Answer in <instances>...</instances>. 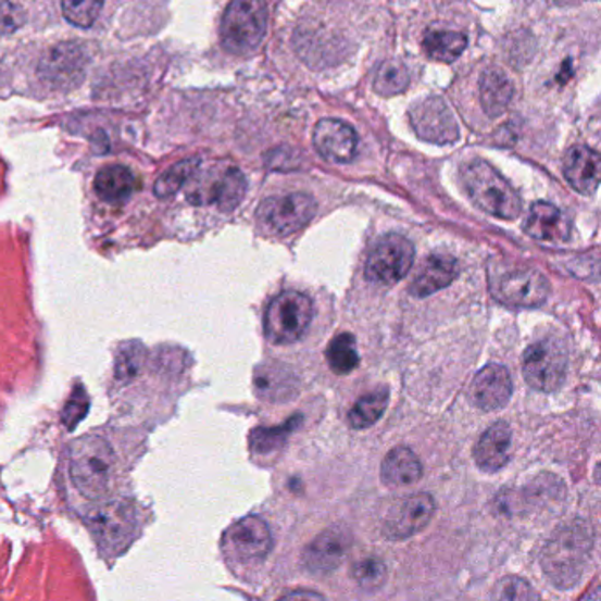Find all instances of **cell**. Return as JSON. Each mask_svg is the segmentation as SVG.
<instances>
[{"mask_svg":"<svg viewBox=\"0 0 601 601\" xmlns=\"http://www.w3.org/2000/svg\"><path fill=\"white\" fill-rule=\"evenodd\" d=\"M591 549L592 535L588 524L575 521L560 527L547 543L541 560L550 583L561 589L575 586L588 566Z\"/></svg>","mask_w":601,"mask_h":601,"instance_id":"6da1fadb","label":"cell"},{"mask_svg":"<svg viewBox=\"0 0 601 601\" xmlns=\"http://www.w3.org/2000/svg\"><path fill=\"white\" fill-rule=\"evenodd\" d=\"M115 455L107 439L87 434L70 448V471L76 489L89 499H101L112 484Z\"/></svg>","mask_w":601,"mask_h":601,"instance_id":"7a4b0ae2","label":"cell"},{"mask_svg":"<svg viewBox=\"0 0 601 601\" xmlns=\"http://www.w3.org/2000/svg\"><path fill=\"white\" fill-rule=\"evenodd\" d=\"M462 186L478 209L499 220L512 221L523 212V201L506 178L485 161H471L461 172Z\"/></svg>","mask_w":601,"mask_h":601,"instance_id":"3957f363","label":"cell"},{"mask_svg":"<svg viewBox=\"0 0 601 601\" xmlns=\"http://www.w3.org/2000/svg\"><path fill=\"white\" fill-rule=\"evenodd\" d=\"M265 0H234L224 13L221 24L223 47L234 55L254 52L266 34Z\"/></svg>","mask_w":601,"mask_h":601,"instance_id":"277c9868","label":"cell"},{"mask_svg":"<svg viewBox=\"0 0 601 601\" xmlns=\"http://www.w3.org/2000/svg\"><path fill=\"white\" fill-rule=\"evenodd\" d=\"M490 291L499 302L512 308H538L549 299L546 275L527 266L496 265L489 272Z\"/></svg>","mask_w":601,"mask_h":601,"instance_id":"5b68a950","label":"cell"},{"mask_svg":"<svg viewBox=\"0 0 601 601\" xmlns=\"http://www.w3.org/2000/svg\"><path fill=\"white\" fill-rule=\"evenodd\" d=\"M313 302L300 291L277 295L266 309L265 334L274 345H293L313 322Z\"/></svg>","mask_w":601,"mask_h":601,"instance_id":"8992f818","label":"cell"},{"mask_svg":"<svg viewBox=\"0 0 601 601\" xmlns=\"http://www.w3.org/2000/svg\"><path fill=\"white\" fill-rule=\"evenodd\" d=\"M248 191L243 173L234 166L214 168L192 175L187 198L195 205H215L223 212H231L242 203Z\"/></svg>","mask_w":601,"mask_h":601,"instance_id":"52a82bcc","label":"cell"},{"mask_svg":"<svg viewBox=\"0 0 601 601\" xmlns=\"http://www.w3.org/2000/svg\"><path fill=\"white\" fill-rule=\"evenodd\" d=\"M568 353L560 340L541 339L524 353V378L540 392H554L566 378Z\"/></svg>","mask_w":601,"mask_h":601,"instance_id":"ba28073f","label":"cell"},{"mask_svg":"<svg viewBox=\"0 0 601 601\" xmlns=\"http://www.w3.org/2000/svg\"><path fill=\"white\" fill-rule=\"evenodd\" d=\"M316 200L305 192L266 198L258 209V221L268 234L293 235L316 215Z\"/></svg>","mask_w":601,"mask_h":601,"instance_id":"9c48e42d","label":"cell"},{"mask_svg":"<svg viewBox=\"0 0 601 601\" xmlns=\"http://www.w3.org/2000/svg\"><path fill=\"white\" fill-rule=\"evenodd\" d=\"M415 262V248L401 235L383 237L371 251L365 275L374 285L392 286L404 279Z\"/></svg>","mask_w":601,"mask_h":601,"instance_id":"30bf717a","label":"cell"},{"mask_svg":"<svg viewBox=\"0 0 601 601\" xmlns=\"http://www.w3.org/2000/svg\"><path fill=\"white\" fill-rule=\"evenodd\" d=\"M410 121L420 140L450 145L461 138L458 118L441 98H427L413 104Z\"/></svg>","mask_w":601,"mask_h":601,"instance_id":"8fae6325","label":"cell"},{"mask_svg":"<svg viewBox=\"0 0 601 601\" xmlns=\"http://www.w3.org/2000/svg\"><path fill=\"white\" fill-rule=\"evenodd\" d=\"M436 504L429 494H411L399 499L383 518V535L390 540H405L422 531L433 521Z\"/></svg>","mask_w":601,"mask_h":601,"instance_id":"7c38bea8","label":"cell"},{"mask_svg":"<svg viewBox=\"0 0 601 601\" xmlns=\"http://www.w3.org/2000/svg\"><path fill=\"white\" fill-rule=\"evenodd\" d=\"M226 549L240 563L265 560L272 549V533L260 517H246L229 527Z\"/></svg>","mask_w":601,"mask_h":601,"instance_id":"4fadbf2b","label":"cell"},{"mask_svg":"<svg viewBox=\"0 0 601 601\" xmlns=\"http://www.w3.org/2000/svg\"><path fill=\"white\" fill-rule=\"evenodd\" d=\"M351 535L345 527H330L303 550L302 563L311 574L327 575L339 568L350 552Z\"/></svg>","mask_w":601,"mask_h":601,"instance_id":"5bb4252c","label":"cell"},{"mask_svg":"<svg viewBox=\"0 0 601 601\" xmlns=\"http://www.w3.org/2000/svg\"><path fill=\"white\" fill-rule=\"evenodd\" d=\"M512 392L513 385L509 371L503 365L489 364L485 365L471 383L469 399L480 410L496 411L509 404Z\"/></svg>","mask_w":601,"mask_h":601,"instance_id":"9a60e30c","label":"cell"},{"mask_svg":"<svg viewBox=\"0 0 601 601\" xmlns=\"http://www.w3.org/2000/svg\"><path fill=\"white\" fill-rule=\"evenodd\" d=\"M314 147L330 163H348L359 149V136L353 127L336 118H323L314 129Z\"/></svg>","mask_w":601,"mask_h":601,"instance_id":"2e32d148","label":"cell"},{"mask_svg":"<svg viewBox=\"0 0 601 601\" xmlns=\"http://www.w3.org/2000/svg\"><path fill=\"white\" fill-rule=\"evenodd\" d=\"M524 229L540 242L563 243L572 237V223L558 206L538 201L529 210Z\"/></svg>","mask_w":601,"mask_h":601,"instance_id":"e0dca14e","label":"cell"},{"mask_svg":"<svg viewBox=\"0 0 601 601\" xmlns=\"http://www.w3.org/2000/svg\"><path fill=\"white\" fill-rule=\"evenodd\" d=\"M254 388L262 401L288 402L299 392V381L286 365L271 362L256 368Z\"/></svg>","mask_w":601,"mask_h":601,"instance_id":"ac0fdd59","label":"cell"},{"mask_svg":"<svg viewBox=\"0 0 601 601\" xmlns=\"http://www.w3.org/2000/svg\"><path fill=\"white\" fill-rule=\"evenodd\" d=\"M510 453H512V429L509 424L498 422L485 430L476 445L475 461L485 473H496L509 464Z\"/></svg>","mask_w":601,"mask_h":601,"instance_id":"d6986e66","label":"cell"},{"mask_svg":"<svg viewBox=\"0 0 601 601\" xmlns=\"http://www.w3.org/2000/svg\"><path fill=\"white\" fill-rule=\"evenodd\" d=\"M564 177L580 195H592L600 183V155L578 145L564 159Z\"/></svg>","mask_w":601,"mask_h":601,"instance_id":"ffe728a7","label":"cell"},{"mask_svg":"<svg viewBox=\"0 0 601 601\" xmlns=\"http://www.w3.org/2000/svg\"><path fill=\"white\" fill-rule=\"evenodd\" d=\"M458 262L452 256L434 254L427 258L416 272V277L410 286L411 295L424 299L429 295L438 293L439 289L452 285L453 279L458 277Z\"/></svg>","mask_w":601,"mask_h":601,"instance_id":"44dd1931","label":"cell"},{"mask_svg":"<svg viewBox=\"0 0 601 601\" xmlns=\"http://www.w3.org/2000/svg\"><path fill=\"white\" fill-rule=\"evenodd\" d=\"M89 524L104 546H122L133 531V515L122 504H110L90 513Z\"/></svg>","mask_w":601,"mask_h":601,"instance_id":"7402d4cb","label":"cell"},{"mask_svg":"<svg viewBox=\"0 0 601 601\" xmlns=\"http://www.w3.org/2000/svg\"><path fill=\"white\" fill-rule=\"evenodd\" d=\"M424 467L415 452L408 447L393 448L381 466V480L388 487H405L422 478Z\"/></svg>","mask_w":601,"mask_h":601,"instance_id":"603a6c76","label":"cell"},{"mask_svg":"<svg viewBox=\"0 0 601 601\" xmlns=\"http://www.w3.org/2000/svg\"><path fill=\"white\" fill-rule=\"evenodd\" d=\"M93 189H96L101 200L117 205V203H124L133 197L136 189V178L132 170L126 168V166L110 164L96 175Z\"/></svg>","mask_w":601,"mask_h":601,"instance_id":"cb8c5ba5","label":"cell"},{"mask_svg":"<svg viewBox=\"0 0 601 601\" xmlns=\"http://www.w3.org/2000/svg\"><path fill=\"white\" fill-rule=\"evenodd\" d=\"M480 98L484 112L498 117L509 108L513 98V84L498 67L485 71L480 79Z\"/></svg>","mask_w":601,"mask_h":601,"instance_id":"d4e9b609","label":"cell"},{"mask_svg":"<svg viewBox=\"0 0 601 601\" xmlns=\"http://www.w3.org/2000/svg\"><path fill=\"white\" fill-rule=\"evenodd\" d=\"M466 47V36L453 30H433L424 38L425 53L434 61L453 62L464 53Z\"/></svg>","mask_w":601,"mask_h":601,"instance_id":"484cf974","label":"cell"},{"mask_svg":"<svg viewBox=\"0 0 601 601\" xmlns=\"http://www.w3.org/2000/svg\"><path fill=\"white\" fill-rule=\"evenodd\" d=\"M388 401H390V392L387 388H381V390L362 397L353 405V410L350 411V416H348L351 427L353 429H368L387 411Z\"/></svg>","mask_w":601,"mask_h":601,"instance_id":"4316f807","label":"cell"},{"mask_svg":"<svg viewBox=\"0 0 601 601\" xmlns=\"http://www.w3.org/2000/svg\"><path fill=\"white\" fill-rule=\"evenodd\" d=\"M328 365L339 376L353 373L359 367L360 354L356 351V340L351 334H340L331 340L327 350Z\"/></svg>","mask_w":601,"mask_h":601,"instance_id":"83f0119b","label":"cell"},{"mask_svg":"<svg viewBox=\"0 0 601 601\" xmlns=\"http://www.w3.org/2000/svg\"><path fill=\"white\" fill-rule=\"evenodd\" d=\"M408 85H410V71L399 61L383 62L374 79V90L385 98L404 92Z\"/></svg>","mask_w":601,"mask_h":601,"instance_id":"f1b7e54d","label":"cell"},{"mask_svg":"<svg viewBox=\"0 0 601 601\" xmlns=\"http://www.w3.org/2000/svg\"><path fill=\"white\" fill-rule=\"evenodd\" d=\"M198 166H200V159L197 158L186 159V161H180V163L172 166L168 172L163 173L158 178V183L154 186L155 197L166 200V198L177 195L178 189L191 180L192 175L197 173Z\"/></svg>","mask_w":601,"mask_h":601,"instance_id":"f546056e","label":"cell"},{"mask_svg":"<svg viewBox=\"0 0 601 601\" xmlns=\"http://www.w3.org/2000/svg\"><path fill=\"white\" fill-rule=\"evenodd\" d=\"M300 425V415L293 416L283 427H265L256 429L251 434V450L258 455H268L277 448L283 447L289 434L293 433Z\"/></svg>","mask_w":601,"mask_h":601,"instance_id":"4dcf8cb0","label":"cell"},{"mask_svg":"<svg viewBox=\"0 0 601 601\" xmlns=\"http://www.w3.org/2000/svg\"><path fill=\"white\" fill-rule=\"evenodd\" d=\"M145 360H147V350L138 340H132L118 348L117 356H115V376L121 381H129L135 379L143 368Z\"/></svg>","mask_w":601,"mask_h":601,"instance_id":"1f68e13d","label":"cell"},{"mask_svg":"<svg viewBox=\"0 0 601 601\" xmlns=\"http://www.w3.org/2000/svg\"><path fill=\"white\" fill-rule=\"evenodd\" d=\"M103 8V0H62V13L70 24L79 28L92 27Z\"/></svg>","mask_w":601,"mask_h":601,"instance_id":"d6a6232c","label":"cell"},{"mask_svg":"<svg viewBox=\"0 0 601 601\" xmlns=\"http://www.w3.org/2000/svg\"><path fill=\"white\" fill-rule=\"evenodd\" d=\"M353 578L365 591H378L387 580V566L376 558H367L354 564Z\"/></svg>","mask_w":601,"mask_h":601,"instance_id":"836d02e7","label":"cell"},{"mask_svg":"<svg viewBox=\"0 0 601 601\" xmlns=\"http://www.w3.org/2000/svg\"><path fill=\"white\" fill-rule=\"evenodd\" d=\"M494 598H498V600H536L538 594L523 578L509 577L504 578L503 583L498 584Z\"/></svg>","mask_w":601,"mask_h":601,"instance_id":"e575fe53","label":"cell"},{"mask_svg":"<svg viewBox=\"0 0 601 601\" xmlns=\"http://www.w3.org/2000/svg\"><path fill=\"white\" fill-rule=\"evenodd\" d=\"M25 11L11 0H0V34H13L25 24Z\"/></svg>","mask_w":601,"mask_h":601,"instance_id":"d590c367","label":"cell"},{"mask_svg":"<svg viewBox=\"0 0 601 601\" xmlns=\"http://www.w3.org/2000/svg\"><path fill=\"white\" fill-rule=\"evenodd\" d=\"M89 411V401L82 390L71 397V401L67 402L66 410L62 413V422L70 427V429H75L78 425L79 420L84 418L85 413Z\"/></svg>","mask_w":601,"mask_h":601,"instance_id":"8d00e7d4","label":"cell"},{"mask_svg":"<svg viewBox=\"0 0 601 601\" xmlns=\"http://www.w3.org/2000/svg\"><path fill=\"white\" fill-rule=\"evenodd\" d=\"M560 4H578V2H586V0H558Z\"/></svg>","mask_w":601,"mask_h":601,"instance_id":"74e56055","label":"cell"}]
</instances>
